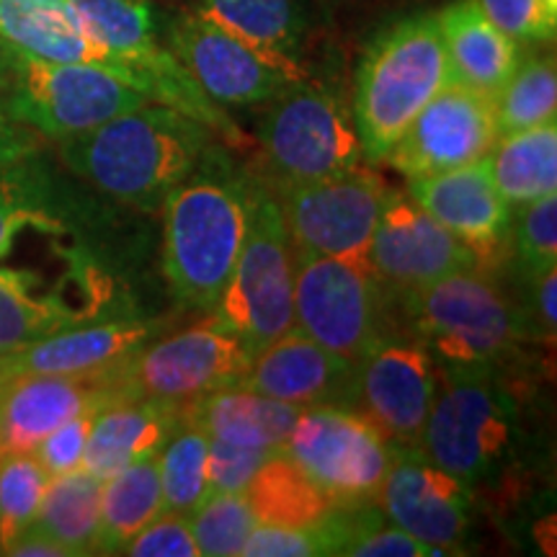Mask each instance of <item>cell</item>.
Returning <instances> with one entry per match:
<instances>
[{
    "label": "cell",
    "instance_id": "1",
    "mask_svg": "<svg viewBox=\"0 0 557 557\" xmlns=\"http://www.w3.org/2000/svg\"><path fill=\"white\" fill-rule=\"evenodd\" d=\"M218 139L191 116L148 101L96 129L62 139L60 156L96 189L156 212Z\"/></svg>",
    "mask_w": 557,
    "mask_h": 557
},
{
    "label": "cell",
    "instance_id": "2",
    "mask_svg": "<svg viewBox=\"0 0 557 557\" xmlns=\"http://www.w3.org/2000/svg\"><path fill=\"white\" fill-rule=\"evenodd\" d=\"M163 209V271L173 297L191 310L214 312L246 238L248 173L214 143Z\"/></svg>",
    "mask_w": 557,
    "mask_h": 557
},
{
    "label": "cell",
    "instance_id": "3",
    "mask_svg": "<svg viewBox=\"0 0 557 557\" xmlns=\"http://www.w3.org/2000/svg\"><path fill=\"white\" fill-rule=\"evenodd\" d=\"M449 81L438 13H413L382 29L367 45L354 75L351 116L364 158L374 163L385 158Z\"/></svg>",
    "mask_w": 557,
    "mask_h": 557
},
{
    "label": "cell",
    "instance_id": "4",
    "mask_svg": "<svg viewBox=\"0 0 557 557\" xmlns=\"http://www.w3.org/2000/svg\"><path fill=\"white\" fill-rule=\"evenodd\" d=\"M263 107L256 143L267 176L259 178L274 191L336 176L364 158L351 109L325 83L305 75Z\"/></svg>",
    "mask_w": 557,
    "mask_h": 557
},
{
    "label": "cell",
    "instance_id": "5",
    "mask_svg": "<svg viewBox=\"0 0 557 557\" xmlns=\"http://www.w3.org/2000/svg\"><path fill=\"white\" fill-rule=\"evenodd\" d=\"M398 302L413 338L442 364L493 367L527 338L519 305L480 269L436 278Z\"/></svg>",
    "mask_w": 557,
    "mask_h": 557
},
{
    "label": "cell",
    "instance_id": "6",
    "mask_svg": "<svg viewBox=\"0 0 557 557\" xmlns=\"http://www.w3.org/2000/svg\"><path fill=\"white\" fill-rule=\"evenodd\" d=\"M214 315L253 354L295 329V248L276 191L253 173H248L246 238Z\"/></svg>",
    "mask_w": 557,
    "mask_h": 557
},
{
    "label": "cell",
    "instance_id": "7",
    "mask_svg": "<svg viewBox=\"0 0 557 557\" xmlns=\"http://www.w3.org/2000/svg\"><path fill=\"white\" fill-rule=\"evenodd\" d=\"M253 351L220 315L139 346L111 367L116 395L150 400L184 416L214 389L240 385Z\"/></svg>",
    "mask_w": 557,
    "mask_h": 557
},
{
    "label": "cell",
    "instance_id": "8",
    "mask_svg": "<svg viewBox=\"0 0 557 557\" xmlns=\"http://www.w3.org/2000/svg\"><path fill=\"white\" fill-rule=\"evenodd\" d=\"M418 451L462 483H478L504 457L513 410L487 364H442Z\"/></svg>",
    "mask_w": 557,
    "mask_h": 557
},
{
    "label": "cell",
    "instance_id": "9",
    "mask_svg": "<svg viewBox=\"0 0 557 557\" xmlns=\"http://www.w3.org/2000/svg\"><path fill=\"white\" fill-rule=\"evenodd\" d=\"M11 73L5 111L24 127L52 139L78 137L150 99L109 70L78 62H47L3 50Z\"/></svg>",
    "mask_w": 557,
    "mask_h": 557
},
{
    "label": "cell",
    "instance_id": "10",
    "mask_svg": "<svg viewBox=\"0 0 557 557\" xmlns=\"http://www.w3.org/2000/svg\"><path fill=\"white\" fill-rule=\"evenodd\" d=\"M389 302L367 263L295 250V325L336 357L357 364L393 331Z\"/></svg>",
    "mask_w": 557,
    "mask_h": 557
},
{
    "label": "cell",
    "instance_id": "11",
    "mask_svg": "<svg viewBox=\"0 0 557 557\" xmlns=\"http://www.w3.org/2000/svg\"><path fill=\"white\" fill-rule=\"evenodd\" d=\"M297 253L367 263L374 230L395 191L377 171L354 165L336 176L276 191Z\"/></svg>",
    "mask_w": 557,
    "mask_h": 557
},
{
    "label": "cell",
    "instance_id": "12",
    "mask_svg": "<svg viewBox=\"0 0 557 557\" xmlns=\"http://www.w3.org/2000/svg\"><path fill=\"white\" fill-rule=\"evenodd\" d=\"M284 455H289L338 508L374 504L393 462V444L351 408H305L297 416Z\"/></svg>",
    "mask_w": 557,
    "mask_h": 557
},
{
    "label": "cell",
    "instance_id": "13",
    "mask_svg": "<svg viewBox=\"0 0 557 557\" xmlns=\"http://www.w3.org/2000/svg\"><path fill=\"white\" fill-rule=\"evenodd\" d=\"M438 387L436 359L418 338L389 331L354 364L348 408L374 426L387 444L418 449Z\"/></svg>",
    "mask_w": 557,
    "mask_h": 557
},
{
    "label": "cell",
    "instance_id": "14",
    "mask_svg": "<svg viewBox=\"0 0 557 557\" xmlns=\"http://www.w3.org/2000/svg\"><path fill=\"white\" fill-rule=\"evenodd\" d=\"M498 137L491 99L449 81L418 111L382 160L406 178L434 176L487 158Z\"/></svg>",
    "mask_w": 557,
    "mask_h": 557
},
{
    "label": "cell",
    "instance_id": "15",
    "mask_svg": "<svg viewBox=\"0 0 557 557\" xmlns=\"http://www.w3.org/2000/svg\"><path fill=\"white\" fill-rule=\"evenodd\" d=\"M169 50L220 107H263L292 81H299L197 9L171 21Z\"/></svg>",
    "mask_w": 557,
    "mask_h": 557
},
{
    "label": "cell",
    "instance_id": "16",
    "mask_svg": "<svg viewBox=\"0 0 557 557\" xmlns=\"http://www.w3.org/2000/svg\"><path fill=\"white\" fill-rule=\"evenodd\" d=\"M374 506L436 555L457 553L470 529L468 483L436 468L418 449L395 447Z\"/></svg>",
    "mask_w": 557,
    "mask_h": 557
},
{
    "label": "cell",
    "instance_id": "17",
    "mask_svg": "<svg viewBox=\"0 0 557 557\" xmlns=\"http://www.w3.org/2000/svg\"><path fill=\"white\" fill-rule=\"evenodd\" d=\"M367 267L393 299L462 269H480L478 256L421 207L395 194L382 212Z\"/></svg>",
    "mask_w": 557,
    "mask_h": 557
},
{
    "label": "cell",
    "instance_id": "18",
    "mask_svg": "<svg viewBox=\"0 0 557 557\" xmlns=\"http://www.w3.org/2000/svg\"><path fill=\"white\" fill-rule=\"evenodd\" d=\"M408 199L457 235L478 256L480 269L483 261H496L506 253L513 207L493 184L485 158L434 176L408 178Z\"/></svg>",
    "mask_w": 557,
    "mask_h": 557
},
{
    "label": "cell",
    "instance_id": "19",
    "mask_svg": "<svg viewBox=\"0 0 557 557\" xmlns=\"http://www.w3.org/2000/svg\"><path fill=\"white\" fill-rule=\"evenodd\" d=\"M116 398L111 369L101 374H11L0 377V449L32 451L83 410Z\"/></svg>",
    "mask_w": 557,
    "mask_h": 557
},
{
    "label": "cell",
    "instance_id": "20",
    "mask_svg": "<svg viewBox=\"0 0 557 557\" xmlns=\"http://www.w3.org/2000/svg\"><path fill=\"white\" fill-rule=\"evenodd\" d=\"M240 385L297 408H348L354 364L292 329L250 357Z\"/></svg>",
    "mask_w": 557,
    "mask_h": 557
},
{
    "label": "cell",
    "instance_id": "21",
    "mask_svg": "<svg viewBox=\"0 0 557 557\" xmlns=\"http://www.w3.org/2000/svg\"><path fill=\"white\" fill-rule=\"evenodd\" d=\"M0 47L47 62H78L109 70L143 90L137 75L90 37L70 0H0Z\"/></svg>",
    "mask_w": 557,
    "mask_h": 557
},
{
    "label": "cell",
    "instance_id": "22",
    "mask_svg": "<svg viewBox=\"0 0 557 557\" xmlns=\"http://www.w3.org/2000/svg\"><path fill=\"white\" fill-rule=\"evenodd\" d=\"M150 329L137 320L99 325H73L37 344L0 359V377L11 374H101L116 367L139 346L148 344Z\"/></svg>",
    "mask_w": 557,
    "mask_h": 557
},
{
    "label": "cell",
    "instance_id": "23",
    "mask_svg": "<svg viewBox=\"0 0 557 557\" xmlns=\"http://www.w3.org/2000/svg\"><path fill=\"white\" fill-rule=\"evenodd\" d=\"M449 78L465 88L493 96L508 81L521 60V45L485 16L478 0H451L438 11Z\"/></svg>",
    "mask_w": 557,
    "mask_h": 557
},
{
    "label": "cell",
    "instance_id": "24",
    "mask_svg": "<svg viewBox=\"0 0 557 557\" xmlns=\"http://www.w3.org/2000/svg\"><path fill=\"white\" fill-rule=\"evenodd\" d=\"M176 421L178 413L158 403L116 395L96 410L83 468L96 478L109 480L139 459L158 457Z\"/></svg>",
    "mask_w": 557,
    "mask_h": 557
},
{
    "label": "cell",
    "instance_id": "25",
    "mask_svg": "<svg viewBox=\"0 0 557 557\" xmlns=\"http://www.w3.org/2000/svg\"><path fill=\"white\" fill-rule=\"evenodd\" d=\"M197 11L263 58L305 78L308 16L299 0H199Z\"/></svg>",
    "mask_w": 557,
    "mask_h": 557
},
{
    "label": "cell",
    "instance_id": "26",
    "mask_svg": "<svg viewBox=\"0 0 557 557\" xmlns=\"http://www.w3.org/2000/svg\"><path fill=\"white\" fill-rule=\"evenodd\" d=\"M299 413L302 408L289 403L274 400L246 385H230L214 389L184 416L201 423L209 438H220L235 447L278 451L284 449Z\"/></svg>",
    "mask_w": 557,
    "mask_h": 557
},
{
    "label": "cell",
    "instance_id": "27",
    "mask_svg": "<svg viewBox=\"0 0 557 557\" xmlns=\"http://www.w3.org/2000/svg\"><path fill=\"white\" fill-rule=\"evenodd\" d=\"M243 493L259 524L318 527L338 508L329 493L282 449L261 465Z\"/></svg>",
    "mask_w": 557,
    "mask_h": 557
},
{
    "label": "cell",
    "instance_id": "28",
    "mask_svg": "<svg viewBox=\"0 0 557 557\" xmlns=\"http://www.w3.org/2000/svg\"><path fill=\"white\" fill-rule=\"evenodd\" d=\"M485 160L493 184L511 207L557 194V124L500 135Z\"/></svg>",
    "mask_w": 557,
    "mask_h": 557
},
{
    "label": "cell",
    "instance_id": "29",
    "mask_svg": "<svg viewBox=\"0 0 557 557\" xmlns=\"http://www.w3.org/2000/svg\"><path fill=\"white\" fill-rule=\"evenodd\" d=\"M81 323L83 312L54 292H39L29 271L0 269V359Z\"/></svg>",
    "mask_w": 557,
    "mask_h": 557
},
{
    "label": "cell",
    "instance_id": "30",
    "mask_svg": "<svg viewBox=\"0 0 557 557\" xmlns=\"http://www.w3.org/2000/svg\"><path fill=\"white\" fill-rule=\"evenodd\" d=\"M163 511L158 457L139 459L103 480L101 527L96 555H120L145 524Z\"/></svg>",
    "mask_w": 557,
    "mask_h": 557
},
{
    "label": "cell",
    "instance_id": "31",
    "mask_svg": "<svg viewBox=\"0 0 557 557\" xmlns=\"http://www.w3.org/2000/svg\"><path fill=\"white\" fill-rule=\"evenodd\" d=\"M101 493L103 480L86 468L54 475L45 487V498H41L37 521L32 527L65 545L73 557L96 555L101 527Z\"/></svg>",
    "mask_w": 557,
    "mask_h": 557
},
{
    "label": "cell",
    "instance_id": "32",
    "mask_svg": "<svg viewBox=\"0 0 557 557\" xmlns=\"http://www.w3.org/2000/svg\"><path fill=\"white\" fill-rule=\"evenodd\" d=\"M209 434L191 416H178L176 426L158 451L163 511L189 513L207 498Z\"/></svg>",
    "mask_w": 557,
    "mask_h": 557
},
{
    "label": "cell",
    "instance_id": "33",
    "mask_svg": "<svg viewBox=\"0 0 557 557\" xmlns=\"http://www.w3.org/2000/svg\"><path fill=\"white\" fill-rule=\"evenodd\" d=\"M491 103L500 135L555 122L557 70L553 54H521L517 70L508 75Z\"/></svg>",
    "mask_w": 557,
    "mask_h": 557
},
{
    "label": "cell",
    "instance_id": "34",
    "mask_svg": "<svg viewBox=\"0 0 557 557\" xmlns=\"http://www.w3.org/2000/svg\"><path fill=\"white\" fill-rule=\"evenodd\" d=\"M47 470L32 451H5L0 457V553L37 521Z\"/></svg>",
    "mask_w": 557,
    "mask_h": 557
},
{
    "label": "cell",
    "instance_id": "35",
    "mask_svg": "<svg viewBox=\"0 0 557 557\" xmlns=\"http://www.w3.org/2000/svg\"><path fill=\"white\" fill-rule=\"evenodd\" d=\"M256 524L246 493H209L189 513L194 542L207 557L240 555Z\"/></svg>",
    "mask_w": 557,
    "mask_h": 557
},
{
    "label": "cell",
    "instance_id": "36",
    "mask_svg": "<svg viewBox=\"0 0 557 557\" xmlns=\"http://www.w3.org/2000/svg\"><path fill=\"white\" fill-rule=\"evenodd\" d=\"M508 248L524 282L557 269V194L519 207Z\"/></svg>",
    "mask_w": 557,
    "mask_h": 557
},
{
    "label": "cell",
    "instance_id": "37",
    "mask_svg": "<svg viewBox=\"0 0 557 557\" xmlns=\"http://www.w3.org/2000/svg\"><path fill=\"white\" fill-rule=\"evenodd\" d=\"M480 9L506 37L519 45H547L555 41L557 11L545 0H478Z\"/></svg>",
    "mask_w": 557,
    "mask_h": 557
},
{
    "label": "cell",
    "instance_id": "38",
    "mask_svg": "<svg viewBox=\"0 0 557 557\" xmlns=\"http://www.w3.org/2000/svg\"><path fill=\"white\" fill-rule=\"evenodd\" d=\"M271 455L274 451L269 449L235 447L220 438H209L207 496L209 493H243Z\"/></svg>",
    "mask_w": 557,
    "mask_h": 557
},
{
    "label": "cell",
    "instance_id": "39",
    "mask_svg": "<svg viewBox=\"0 0 557 557\" xmlns=\"http://www.w3.org/2000/svg\"><path fill=\"white\" fill-rule=\"evenodd\" d=\"M243 557H318L329 555L323 524L318 527H276L256 524L243 547Z\"/></svg>",
    "mask_w": 557,
    "mask_h": 557
},
{
    "label": "cell",
    "instance_id": "40",
    "mask_svg": "<svg viewBox=\"0 0 557 557\" xmlns=\"http://www.w3.org/2000/svg\"><path fill=\"white\" fill-rule=\"evenodd\" d=\"M96 410L99 408L83 410V413L70 418V421L50 431V434L32 449V455L37 457V462L47 470V475H65V472L83 468V455H86L90 423H94Z\"/></svg>",
    "mask_w": 557,
    "mask_h": 557
},
{
    "label": "cell",
    "instance_id": "41",
    "mask_svg": "<svg viewBox=\"0 0 557 557\" xmlns=\"http://www.w3.org/2000/svg\"><path fill=\"white\" fill-rule=\"evenodd\" d=\"M124 555L132 557H197L199 547L194 542L186 513L160 511L150 524H145L127 542Z\"/></svg>",
    "mask_w": 557,
    "mask_h": 557
},
{
    "label": "cell",
    "instance_id": "42",
    "mask_svg": "<svg viewBox=\"0 0 557 557\" xmlns=\"http://www.w3.org/2000/svg\"><path fill=\"white\" fill-rule=\"evenodd\" d=\"M26 227L50 230V233L52 230H60L58 222L34 207L29 197L16 184L0 178V259H5L11 253L18 233Z\"/></svg>",
    "mask_w": 557,
    "mask_h": 557
},
{
    "label": "cell",
    "instance_id": "43",
    "mask_svg": "<svg viewBox=\"0 0 557 557\" xmlns=\"http://www.w3.org/2000/svg\"><path fill=\"white\" fill-rule=\"evenodd\" d=\"M529 295L527 308H519L521 320H524L527 338L537 336L542 341H553L557 329L555 299H557V269L545 271V274L527 278Z\"/></svg>",
    "mask_w": 557,
    "mask_h": 557
},
{
    "label": "cell",
    "instance_id": "44",
    "mask_svg": "<svg viewBox=\"0 0 557 557\" xmlns=\"http://www.w3.org/2000/svg\"><path fill=\"white\" fill-rule=\"evenodd\" d=\"M34 148H37V143L24 124H18L9 111L0 107V176H5V171L18 165Z\"/></svg>",
    "mask_w": 557,
    "mask_h": 557
},
{
    "label": "cell",
    "instance_id": "45",
    "mask_svg": "<svg viewBox=\"0 0 557 557\" xmlns=\"http://www.w3.org/2000/svg\"><path fill=\"white\" fill-rule=\"evenodd\" d=\"M0 555H13V557H73V553L65 545H60L58 540L50 537L47 532H41L37 527H29L26 532H21L16 540Z\"/></svg>",
    "mask_w": 557,
    "mask_h": 557
},
{
    "label": "cell",
    "instance_id": "46",
    "mask_svg": "<svg viewBox=\"0 0 557 557\" xmlns=\"http://www.w3.org/2000/svg\"><path fill=\"white\" fill-rule=\"evenodd\" d=\"M545 3H547L553 11H557V0H545Z\"/></svg>",
    "mask_w": 557,
    "mask_h": 557
},
{
    "label": "cell",
    "instance_id": "47",
    "mask_svg": "<svg viewBox=\"0 0 557 557\" xmlns=\"http://www.w3.org/2000/svg\"><path fill=\"white\" fill-rule=\"evenodd\" d=\"M0 88H3V65H0Z\"/></svg>",
    "mask_w": 557,
    "mask_h": 557
},
{
    "label": "cell",
    "instance_id": "48",
    "mask_svg": "<svg viewBox=\"0 0 557 557\" xmlns=\"http://www.w3.org/2000/svg\"><path fill=\"white\" fill-rule=\"evenodd\" d=\"M0 457H3V449H0Z\"/></svg>",
    "mask_w": 557,
    "mask_h": 557
}]
</instances>
